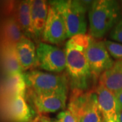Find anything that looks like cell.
<instances>
[{
    "instance_id": "1",
    "label": "cell",
    "mask_w": 122,
    "mask_h": 122,
    "mask_svg": "<svg viewBox=\"0 0 122 122\" xmlns=\"http://www.w3.org/2000/svg\"><path fill=\"white\" fill-rule=\"evenodd\" d=\"M90 37L87 34L75 35L66 42V71L73 90H86L92 78L86 54Z\"/></svg>"
},
{
    "instance_id": "2",
    "label": "cell",
    "mask_w": 122,
    "mask_h": 122,
    "mask_svg": "<svg viewBox=\"0 0 122 122\" xmlns=\"http://www.w3.org/2000/svg\"><path fill=\"white\" fill-rule=\"evenodd\" d=\"M120 4L115 0L92 1L88 11L90 36L102 38L122 19Z\"/></svg>"
},
{
    "instance_id": "3",
    "label": "cell",
    "mask_w": 122,
    "mask_h": 122,
    "mask_svg": "<svg viewBox=\"0 0 122 122\" xmlns=\"http://www.w3.org/2000/svg\"><path fill=\"white\" fill-rule=\"evenodd\" d=\"M77 0H55L48 4L61 14L65 22L67 38L85 35L87 31V2Z\"/></svg>"
},
{
    "instance_id": "4",
    "label": "cell",
    "mask_w": 122,
    "mask_h": 122,
    "mask_svg": "<svg viewBox=\"0 0 122 122\" xmlns=\"http://www.w3.org/2000/svg\"><path fill=\"white\" fill-rule=\"evenodd\" d=\"M67 109L74 114L79 122H105L95 91L84 92L73 90Z\"/></svg>"
},
{
    "instance_id": "5",
    "label": "cell",
    "mask_w": 122,
    "mask_h": 122,
    "mask_svg": "<svg viewBox=\"0 0 122 122\" xmlns=\"http://www.w3.org/2000/svg\"><path fill=\"white\" fill-rule=\"evenodd\" d=\"M23 76L27 89L37 94L52 93L68 89L69 80L65 75L31 70L23 73Z\"/></svg>"
},
{
    "instance_id": "6",
    "label": "cell",
    "mask_w": 122,
    "mask_h": 122,
    "mask_svg": "<svg viewBox=\"0 0 122 122\" xmlns=\"http://www.w3.org/2000/svg\"><path fill=\"white\" fill-rule=\"evenodd\" d=\"M86 54L92 78L99 79L100 75L110 69L115 63L106 48L105 42L92 37L86 50Z\"/></svg>"
},
{
    "instance_id": "7",
    "label": "cell",
    "mask_w": 122,
    "mask_h": 122,
    "mask_svg": "<svg viewBox=\"0 0 122 122\" xmlns=\"http://www.w3.org/2000/svg\"><path fill=\"white\" fill-rule=\"evenodd\" d=\"M38 66L49 73H61L66 69V54L64 50L46 42L37 47Z\"/></svg>"
},
{
    "instance_id": "8",
    "label": "cell",
    "mask_w": 122,
    "mask_h": 122,
    "mask_svg": "<svg viewBox=\"0 0 122 122\" xmlns=\"http://www.w3.org/2000/svg\"><path fill=\"white\" fill-rule=\"evenodd\" d=\"M67 90L64 89L47 94H37L28 90L26 94L29 102L39 113H51L65 108Z\"/></svg>"
},
{
    "instance_id": "9",
    "label": "cell",
    "mask_w": 122,
    "mask_h": 122,
    "mask_svg": "<svg viewBox=\"0 0 122 122\" xmlns=\"http://www.w3.org/2000/svg\"><path fill=\"white\" fill-rule=\"evenodd\" d=\"M48 14L42 38L48 44L57 45L67 39L65 22L61 14L48 4Z\"/></svg>"
},
{
    "instance_id": "10",
    "label": "cell",
    "mask_w": 122,
    "mask_h": 122,
    "mask_svg": "<svg viewBox=\"0 0 122 122\" xmlns=\"http://www.w3.org/2000/svg\"><path fill=\"white\" fill-rule=\"evenodd\" d=\"M6 118L11 122H30L34 116V111L26 102L25 97L17 96L5 100Z\"/></svg>"
},
{
    "instance_id": "11",
    "label": "cell",
    "mask_w": 122,
    "mask_h": 122,
    "mask_svg": "<svg viewBox=\"0 0 122 122\" xmlns=\"http://www.w3.org/2000/svg\"><path fill=\"white\" fill-rule=\"evenodd\" d=\"M100 111L105 122H118L119 109L115 92L98 83L95 89Z\"/></svg>"
},
{
    "instance_id": "12",
    "label": "cell",
    "mask_w": 122,
    "mask_h": 122,
    "mask_svg": "<svg viewBox=\"0 0 122 122\" xmlns=\"http://www.w3.org/2000/svg\"><path fill=\"white\" fill-rule=\"evenodd\" d=\"M18 58L22 71L38 66L37 48L28 37H23L16 46Z\"/></svg>"
},
{
    "instance_id": "13",
    "label": "cell",
    "mask_w": 122,
    "mask_h": 122,
    "mask_svg": "<svg viewBox=\"0 0 122 122\" xmlns=\"http://www.w3.org/2000/svg\"><path fill=\"white\" fill-rule=\"evenodd\" d=\"M20 26L14 16L5 18L0 25L1 47L7 46H16L25 37Z\"/></svg>"
},
{
    "instance_id": "14",
    "label": "cell",
    "mask_w": 122,
    "mask_h": 122,
    "mask_svg": "<svg viewBox=\"0 0 122 122\" xmlns=\"http://www.w3.org/2000/svg\"><path fill=\"white\" fill-rule=\"evenodd\" d=\"M48 6L46 1H30L31 24L35 38L42 37L48 18Z\"/></svg>"
},
{
    "instance_id": "15",
    "label": "cell",
    "mask_w": 122,
    "mask_h": 122,
    "mask_svg": "<svg viewBox=\"0 0 122 122\" xmlns=\"http://www.w3.org/2000/svg\"><path fill=\"white\" fill-rule=\"evenodd\" d=\"M26 89L23 73L9 75L7 76L1 86L0 98L5 100L17 96L25 97Z\"/></svg>"
},
{
    "instance_id": "16",
    "label": "cell",
    "mask_w": 122,
    "mask_h": 122,
    "mask_svg": "<svg viewBox=\"0 0 122 122\" xmlns=\"http://www.w3.org/2000/svg\"><path fill=\"white\" fill-rule=\"evenodd\" d=\"M98 83L113 92L122 91V60L115 61L113 66L100 75Z\"/></svg>"
},
{
    "instance_id": "17",
    "label": "cell",
    "mask_w": 122,
    "mask_h": 122,
    "mask_svg": "<svg viewBox=\"0 0 122 122\" xmlns=\"http://www.w3.org/2000/svg\"><path fill=\"white\" fill-rule=\"evenodd\" d=\"M14 17L17 21L22 33L29 39L35 38L31 24L30 1L25 0L18 3L15 8Z\"/></svg>"
},
{
    "instance_id": "18",
    "label": "cell",
    "mask_w": 122,
    "mask_h": 122,
    "mask_svg": "<svg viewBox=\"0 0 122 122\" xmlns=\"http://www.w3.org/2000/svg\"><path fill=\"white\" fill-rule=\"evenodd\" d=\"M1 60L3 69L7 76L22 73L18 58L16 46L1 47Z\"/></svg>"
},
{
    "instance_id": "19",
    "label": "cell",
    "mask_w": 122,
    "mask_h": 122,
    "mask_svg": "<svg viewBox=\"0 0 122 122\" xmlns=\"http://www.w3.org/2000/svg\"><path fill=\"white\" fill-rule=\"evenodd\" d=\"M104 42L111 56L116 61L122 60V44L110 40H105Z\"/></svg>"
},
{
    "instance_id": "20",
    "label": "cell",
    "mask_w": 122,
    "mask_h": 122,
    "mask_svg": "<svg viewBox=\"0 0 122 122\" xmlns=\"http://www.w3.org/2000/svg\"><path fill=\"white\" fill-rule=\"evenodd\" d=\"M57 120L58 122H79L77 118L68 109L58 114Z\"/></svg>"
},
{
    "instance_id": "21",
    "label": "cell",
    "mask_w": 122,
    "mask_h": 122,
    "mask_svg": "<svg viewBox=\"0 0 122 122\" xmlns=\"http://www.w3.org/2000/svg\"><path fill=\"white\" fill-rule=\"evenodd\" d=\"M110 38L122 44V18L110 32Z\"/></svg>"
},
{
    "instance_id": "22",
    "label": "cell",
    "mask_w": 122,
    "mask_h": 122,
    "mask_svg": "<svg viewBox=\"0 0 122 122\" xmlns=\"http://www.w3.org/2000/svg\"><path fill=\"white\" fill-rule=\"evenodd\" d=\"M115 97L117 101L119 111H122V90L115 92Z\"/></svg>"
},
{
    "instance_id": "23",
    "label": "cell",
    "mask_w": 122,
    "mask_h": 122,
    "mask_svg": "<svg viewBox=\"0 0 122 122\" xmlns=\"http://www.w3.org/2000/svg\"><path fill=\"white\" fill-rule=\"evenodd\" d=\"M37 122H58L57 119H51L46 117H41L39 118L38 120H37Z\"/></svg>"
},
{
    "instance_id": "24",
    "label": "cell",
    "mask_w": 122,
    "mask_h": 122,
    "mask_svg": "<svg viewBox=\"0 0 122 122\" xmlns=\"http://www.w3.org/2000/svg\"><path fill=\"white\" fill-rule=\"evenodd\" d=\"M118 122H122V111H119V117H118Z\"/></svg>"
},
{
    "instance_id": "25",
    "label": "cell",
    "mask_w": 122,
    "mask_h": 122,
    "mask_svg": "<svg viewBox=\"0 0 122 122\" xmlns=\"http://www.w3.org/2000/svg\"><path fill=\"white\" fill-rule=\"evenodd\" d=\"M120 6H121V9H122V1H121V3H120Z\"/></svg>"
}]
</instances>
